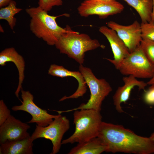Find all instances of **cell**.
Returning <instances> with one entry per match:
<instances>
[{
    "instance_id": "16",
    "label": "cell",
    "mask_w": 154,
    "mask_h": 154,
    "mask_svg": "<svg viewBox=\"0 0 154 154\" xmlns=\"http://www.w3.org/2000/svg\"><path fill=\"white\" fill-rule=\"evenodd\" d=\"M30 137L20 140L1 143L0 154H33V144Z\"/></svg>"
},
{
    "instance_id": "26",
    "label": "cell",
    "mask_w": 154,
    "mask_h": 154,
    "mask_svg": "<svg viewBox=\"0 0 154 154\" xmlns=\"http://www.w3.org/2000/svg\"><path fill=\"white\" fill-rule=\"evenodd\" d=\"M147 84L151 86H154V74L150 80L147 82Z\"/></svg>"
},
{
    "instance_id": "21",
    "label": "cell",
    "mask_w": 154,
    "mask_h": 154,
    "mask_svg": "<svg viewBox=\"0 0 154 154\" xmlns=\"http://www.w3.org/2000/svg\"><path fill=\"white\" fill-rule=\"evenodd\" d=\"M140 45L147 58L154 65V41L142 39Z\"/></svg>"
},
{
    "instance_id": "7",
    "label": "cell",
    "mask_w": 154,
    "mask_h": 154,
    "mask_svg": "<svg viewBox=\"0 0 154 154\" xmlns=\"http://www.w3.org/2000/svg\"><path fill=\"white\" fill-rule=\"evenodd\" d=\"M58 114V116L47 126H40L36 125L35 131L30 137L33 141L40 138L50 140L53 145L51 154H56L59 152L63 136L70 127L68 119L65 116Z\"/></svg>"
},
{
    "instance_id": "20",
    "label": "cell",
    "mask_w": 154,
    "mask_h": 154,
    "mask_svg": "<svg viewBox=\"0 0 154 154\" xmlns=\"http://www.w3.org/2000/svg\"><path fill=\"white\" fill-rule=\"evenodd\" d=\"M140 25L142 39L154 41V21L141 22Z\"/></svg>"
},
{
    "instance_id": "2",
    "label": "cell",
    "mask_w": 154,
    "mask_h": 154,
    "mask_svg": "<svg viewBox=\"0 0 154 154\" xmlns=\"http://www.w3.org/2000/svg\"><path fill=\"white\" fill-rule=\"evenodd\" d=\"M25 11L31 18V31L49 45H55L61 36L68 31L66 27L63 28L59 26L56 21L58 17L65 15V14L51 16L38 6L27 8Z\"/></svg>"
},
{
    "instance_id": "1",
    "label": "cell",
    "mask_w": 154,
    "mask_h": 154,
    "mask_svg": "<svg viewBox=\"0 0 154 154\" xmlns=\"http://www.w3.org/2000/svg\"><path fill=\"white\" fill-rule=\"evenodd\" d=\"M98 137L106 146V152L154 153V141L149 137L138 135L121 125L102 121Z\"/></svg>"
},
{
    "instance_id": "22",
    "label": "cell",
    "mask_w": 154,
    "mask_h": 154,
    "mask_svg": "<svg viewBox=\"0 0 154 154\" xmlns=\"http://www.w3.org/2000/svg\"><path fill=\"white\" fill-rule=\"evenodd\" d=\"M39 7L45 11L48 12L50 11L55 6L62 5V0H38Z\"/></svg>"
},
{
    "instance_id": "28",
    "label": "cell",
    "mask_w": 154,
    "mask_h": 154,
    "mask_svg": "<svg viewBox=\"0 0 154 154\" xmlns=\"http://www.w3.org/2000/svg\"><path fill=\"white\" fill-rule=\"evenodd\" d=\"M149 137L154 141V132L152 133Z\"/></svg>"
},
{
    "instance_id": "19",
    "label": "cell",
    "mask_w": 154,
    "mask_h": 154,
    "mask_svg": "<svg viewBox=\"0 0 154 154\" xmlns=\"http://www.w3.org/2000/svg\"><path fill=\"white\" fill-rule=\"evenodd\" d=\"M16 3L14 0L12 1L7 6L0 8V19L6 20L10 28L13 30L15 26L16 19L14 16L22 10V9L17 8Z\"/></svg>"
},
{
    "instance_id": "23",
    "label": "cell",
    "mask_w": 154,
    "mask_h": 154,
    "mask_svg": "<svg viewBox=\"0 0 154 154\" xmlns=\"http://www.w3.org/2000/svg\"><path fill=\"white\" fill-rule=\"evenodd\" d=\"M11 111L3 100H0V126L11 115Z\"/></svg>"
},
{
    "instance_id": "24",
    "label": "cell",
    "mask_w": 154,
    "mask_h": 154,
    "mask_svg": "<svg viewBox=\"0 0 154 154\" xmlns=\"http://www.w3.org/2000/svg\"><path fill=\"white\" fill-rule=\"evenodd\" d=\"M144 102L149 105H154V86H151L144 95Z\"/></svg>"
},
{
    "instance_id": "9",
    "label": "cell",
    "mask_w": 154,
    "mask_h": 154,
    "mask_svg": "<svg viewBox=\"0 0 154 154\" xmlns=\"http://www.w3.org/2000/svg\"><path fill=\"white\" fill-rule=\"evenodd\" d=\"M21 97L23 101L22 104L13 106L11 109L14 111H23L29 114L32 116L31 119L28 123H35L40 126H46L50 124L53 119L58 115H52L48 114L47 111L37 106L34 102V96L29 91L22 90Z\"/></svg>"
},
{
    "instance_id": "18",
    "label": "cell",
    "mask_w": 154,
    "mask_h": 154,
    "mask_svg": "<svg viewBox=\"0 0 154 154\" xmlns=\"http://www.w3.org/2000/svg\"><path fill=\"white\" fill-rule=\"evenodd\" d=\"M133 7L139 15L142 23L152 21V0H123Z\"/></svg>"
},
{
    "instance_id": "4",
    "label": "cell",
    "mask_w": 154,
    "mask_h": 154,
    "mask_svg": "<svg viewBox=\"0 0 154 154\" xmlns=\"http://www.w3.org/2000/svg\"><path fill=\"white\" fill-rule=\"evenodd\" d=\"M73 117L75 131L62 141V144L82 143L98 137L102 121L100 112L91 109L77 110H74Z\"/></svg>"
},
{
    "instance_id": "25",
    "label": "cell",
    "mask_w": 154,
    "mask_h": 154,
    "mask_svg": "<svg viewBox=\"0 0 154 154\" xmlns=\"http://www.w3.org/2000/svg\"><path fill=\"white\" fill-rule=\"evenodd\" d=\"M13 0H0V8L5 7Z\"/></svg>"
},
{
    "instance_id": "17",
    "label": "cell",
    "mask_w": 154,
    "mask_h": 154,
    "mask_svg": "<svg viewBox=\"0 0 154 154\" xmlns=\"http://www.w3.org/2000/svg\"><path fill=\"white\" fill-rule=\"evenodd\" d=\"M106 150V146L97 137L87 141L78 143L68 154H100Z\"/></svg>"
},
{
    "instance_id": "13",
    "label": "cell",
    "mask_w": 154,
    "mask_h": 154,
    "mask_svg": "<svg viewBox=\"0 0 154 154\" xmlns=\"http://www.w3.org/2000/svg\"><path fill=\"white\" fill-rule=\"evenodd\" d=\"M48 73L53 76L61 78L72 76L75 78L78 82V86L75 92L71 95L64 96L59 100V101L69 99L77 98L82 96L86 92L87 86L80 72L70 71L62 66L52 64L49 67Z\"/></svg>"
},
{
    "instance_id": "27",
    "label": "cell",
    "mask_w": 154,
    "mask_h": 154,
    "mask_svg": "<svg viewBox=\"0 0 154 154\" xmlns=\"http://www.w3.org/2000/svg\"><path fill=\"white\" fill-rule=\"evenodd\" d=\"M152 0L153 2V9L151 17L152 20L154 21V0Z\"/></svg>"
},
{
    "instance_id": "14",
    "label": "cell",
    "mask_w": 154,
    "mask_h": 154,
    "mask_svg": "<svg viewBox=\"0 0 154 154\" xmlns=\"http://www.w3.org/2000/svg\"><path fill=\"white\" fill-rule=\"evenodd\" d=\"M136 78L131 75L123 77L122 79L124 83L123 85L119 87L114 95V104L116 110L118 112H123L121 104L129 99L131 91L135 87L137 86L139 90H144L147 86V83L139 81Z\"/></svg>"
},
{
    "instance_id": "29",
    "label": "cell",
    "mask_w": 154,
    "mask_h": 154,
    "mask_svg": "<svg viewBox=\"0 0 154 154\" xmlns=\"http://www.w3.org/2000/svg\"></svg>"
},
{
    "instance_id": "10",
    "label": "cell",
    "mask_w": 154,
    "mask_h": 154,
    "mask_svg": "<svg viewBox=\"0 0 154 154\" xmlns=\"http://www.w3.org/2000/svg\"><path fill=\"white\" fill-rule=\"evenodd\" d=\"M108 27L115 31L124 42L130 52L139 46L142 40L141 25L137 21L127 26L119 25L114 21L107 23Z\"/></svg>"
},
{
    "instance_id": "12",
    "label": "cell",
    "mask_w": 154,
    "mask_h": 154,
    "mask_svg": "<svg viewBox=\"0 0 154 154\" xmlns=\"http://www.w3.org/2000/svg\"><path fill=\"white\" fill-rule=\"evenodd\" d=\"M99 31L108 40L114 54L113 59H106L118 70L123 60L129 54V50L115 31L103 26L100 27Z\"/></svg>"
},
{
    "instance_id": "15",
    "label": "cell",
    "mask_w": 154,
    "mask_h": 154,
    "mask_svg": "<svg viewBox=\"0 0 154 154\" xmlns=\"http://www.w3.org/2000/svg\"><path fill=\"white\" fill-rule=\"evenodd\" d=\"M8 62L14 63L18 70L19 81L15 94L17 97L19 98V94L22 90V84L25 78V64L24 60L15 48L12 47L5 49L0 53V65L4 66Z\"/></svg>"
},
{
    "instance_id": "6",
    "label": "cell",
    "mask_w": 154,
    "mask_h": 154,
    "mask_svg": "<svg viewBox=\"0 0 154 154\" xmlns=\"http://www.w3.org/2000/svg\"><path fill=\"white\" fill-rule=\"evenodd\" d=\"M118 70L123 75L136 78H151L154 74V65L147 58L140 45L124 59Z\"/></svg>"
},
{
    "instance_id": "8",
    "label": "cell",
    "mask_w": 154,
    "mask_h": 154,
    "mask_svg": "<svg viewBox=\"0 0 154 154\" xmlns=\"http://www.w3.org/2000/svg\"><path fill=\"white\" fill-rule=\"evenodd\" d=\"M123 5L115 0H84L77 8L78 14L85 17L96 15L100 19L121 13Z\"/></svg>"
},
{
    "instance_id": "3",
    "label": "cell",
    "mask_w": 154,
    "mask_h": 154,
    "mask_svg": "<svg viewBox=\"0 0 154 154\" xmlns=\"http://www.w3.org/2000/svg\"><path fill=\"white\" fill-rule=\"evenodd\" d=\"M66 27L68 31L61 36L55 46L60 53L67 55L80 65L84 63L86 52L104 47L88 35L74 31L68 25Z\"/></svg>"
},
{
    "instance_id": "11",
    "label": "cell",
    "mask_w": 154,
    "mask_h": 154,
    "mask_svg": "<svg viewBox=\"0 0 154 154\" xmlns=\"http://www.w3.org/2000/svg\"><path fill=\"white\" fill-rule=\"evenodd\" d=\"M30 126L11 115L0 126V143L20 140L30 137L27 130Z\"/></svg>"
},
{
    "instance_id": "5",
    "label": "cell",
    "mask_w": 154,
    "mask_h": 154,
    "mask_svg": "<svg viewBox=\"0 0 154 154\" xmlns=\"http://www.w3.org/2000/svg\"><path fill=\"white\" fill-rule=\"evenodd\" d=\"M79 71L83 76L90 92V99L86 104L83 103L77 108L59 113L70 112L81 109H91L100 112L103 101L112 91L109 84L104 79L97 78L91 69L83 64L79 66Z\"/></svg>"
}]
</instances>
